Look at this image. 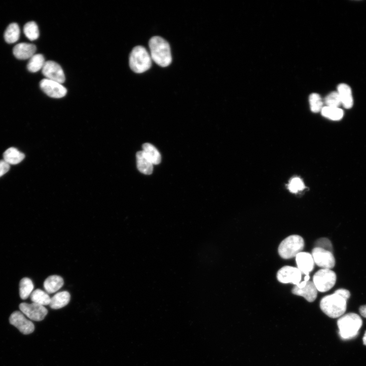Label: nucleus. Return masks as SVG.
Wrapping results in <instances>:
<instances>
[{
	"mask_svg": "<svg viewBox=\"0 0 366 366\" xmlns=\"http://www.w3.org/2000/svg\"><path fill=\"white\" fill-rule=\"evenodd\" d=\"M20 309L29 319L37 322L43 320L48 313L44 306L34 303H23L20 305Z\"/></svg>",
	"mask_w": 366,
	"mask_h": 366,
	"instance_id": "obj_10",
	"label": "nucleus"
},
{
	"mask_svg": "<svg viewBox=\"0 0 366 366\" xmlns=\"http://www.w3.org/2000/svg\"><path fill=\"white\" fill-rule=\"evenodd\" d=\"M351 293L347 290L339 289L334 293L324 296L321 301L323 312L332 319L341 318L347 308V302Z\"/></svg>",
	"mask_w": 366,
	"mask_h": 366,
	"instance_id": "obj_1",
	"label": "nucleus"
},
{
	"mask_svg": "<svg viewBox=\"0 0 366 366\" xmlns=\"http://www.w3.org/2000/svg\"><path fill=\"white\" fill-rule=\"evenodd\" d=\"M359 311L362 317L366 318V305L361 306L360 308Z\"/></svg>",
	"mask_w": 366,
	"mask_h": 366,
	"instance_id": "obj_33",
	"label": "nucleus"
},
{
	"mask_svg": "<svg viewBox=\"0 0 366 366\" xmlns=\"http://www.w3.org/2000/svg\"><path fill=\"white\" fill-rule=\"evenodd\" d=\"M151 57L158 65L162 68L167 67L172 61L169 43L159 37L151 38L148 43Z\"/></svg>",
	"mask_w": 366,
	"mask_h": 366,
	"instance_id": "obj_2",
	"label": "nucleus"
},
{
	"mask_svg": "<svg viewBox=\"0 0 366 366\" xmlns=\"http://www.w3.org/2000/svg\"><path fill=\"white\" fill-rule=\"evenodd\" d=\"M45 62L44 57L42 55L35 54L30 59L27 69L31 73H37L42 70Z\"/></svg>",
	"mask_w": 366,
	"mask_h": 366,
	"instance_id": "obj_22",
	"label": "nucleus"
},
{
	"mask_svg": "<svg viewBox=\"0 0 366 366\" xmlns=\"http://www.w3.org/2000/svg\"><path fill=\"white\" fill-rule=\"evenodd\" d=\"M337 90L341 104L344 108L346 109L352 108L354 104V100L351 87L345 84H341L338 86Z\"/></svg>",
	"mask_w": 366,
	"mask_h": 366,
	"instance_id": "obj_16",
	"label": "nucleus"
},
{
	"mask_svg": "<svg viewBox=\"0 0 366 366\" xmlns=\"http://www.w3.org/2000/svg\"><path fill=\"white\" fill-rule=\"evenodd\" d=\"M10 170V165L4 160L0 161V177L6 174Z\"/></svg>",
	"mask_w": 366,
	"mask_h": 366,
	"instance_id": "obj_32",
	"label": "nucleus"
},
{
	"mask_svg": "<svg viewBox=\"0 0 366 366\" xmlns=\"http://www.w3.org/2000/svg\"><path fill=\"white\" fill-rule=\"evenodd\" d=\"M336 280L337 276L334 271L322 269L314 274L313 282L318 291L325 293L334 287Z\"/></svg>",
	"mask_w": 366,
	"mask_h": 366,
	"instance_id": "obj_6",
	"label": "nucleus"
},
{
	"mask_svg": "<svg viewBox=\"0 0 366 366\" xmlns=\"http://www.w3.org/2000/svg\"><path fill=\"white\" fill-rule=\"evenodd\" d=\"M3 157L4 160L9 165H15L21 163L24 159L25 155L17 148L12 147L4 152Z\"/></svg>",
	"mask_w": 366,
	"mask_h": 366,
	"instance_id": "obj_20",
	"label": "nucleus"
},
{
	"mask_svg": "<svg viewBox=\"0 0 366 366\" xmlns=\"http://www.w3.org/2000/svg\"><path fill=\"white\" fill-rule=\"evenodd\" d=\"M31 299L33 303L42 306L49 305L51 298L44 291L37 289L31 294Z\"/></svg>",
	"mask_w": 366,
	"mask_h": 366,
	"instance_id": "obj_24",
	"label": "nucleus"
},
{
	"mask_svg": "<svg viewBox=\"0 0 366 366\" xmlns=\"http://www.w3.org/2000/svg\"><path fill=\"white\" fill-rule=\"evenodd\" d=\"M9 322L10 324L18 329L25 335L31 334L35 329L34 324L28 320L22 312H13L10 317Z\"/></svg>",
	"mask_w": 366,
	"mask_h": 366,
	"instance_id": "obj_12",
	"label": "nucleus"
},
{
	"mask_svg": "<svg viewBox=\"0 0 366 366\" xmlns=\"http://www.w3.org/2000/svg\"><path fill=\"white\" fill-rule=\"evenodd\" d=\"M24 32L26 37L31 41L37 39L39 37L38 27L35 22L27 23L24 26Z\"/></svg>",
	"mask_w": 366,
	"mask_h": 366,
	"instance_id": "obj_27",
	"label": "nucleus"
},
{
	"mask_svg": "<svg viewBox=\"0 0 366 366\" xmlns=\"http://www.w3.org/2000/svg\"><path fill=\"white\" fill-rule=\"evenodd\" d=\"M326 107L338 108L341 104V100L337 92H332L325 98Z\"/></svg>",
	"mask_w": 366,
	"mask_h": 366,
	"instance_id": "obj_29",
	"label": "nucleus"
},
{
	"mask_svg": "<svg viewBox=\"0 0 366 366\" xmlns=\"http://www.w3.org/2000/svg\"><path fill=\"white\" fill-rule=\"evenodd\" d=\"M145 155L153 165L159 164L161 161V156L158 149L152 145L146 143L143 146Z\"/></svg>",
	"mask_w": 366,
	"mask_h": 366,
	"instance_id": "obj_21",
	"label": "nucleus"
},
{
	"mask_svg": "<svg viewBox=\"0 0 366 366\" xmlns=\"http://www.w3.org/2000/svg\"><path fill=\"white\" fill-rule=\"evenodd\" d=\"M312 256L314 263L323 269L330 270L335 266L336 261L333 254L326 249L315 247L312 250Z\"/></svg>",
	"mask_w": 366,
	"mask_h": 366,
	"instance_id": "obj_7",
	"label": "nucleus"
},
{
	"mask_svg": "<svg viewBox=\"0 0 366 366\" xmlns=\"http://www.w3.org/2000/svg\"><path fill=\"white\" fill-rule=\"evenodd\" d=\"M71 300V294L67 291L56 293L51 298L49 306L53 309H59L68 305Z\"/></svg>",
	"mask_w": 366,
	"mask_h": 366,
	"instance_id": "obj_17",
	"label": "nucleus"
},
{
	"mask_svg": "<svg viewBox=\"0 0 366 366\" xmlns=\"http://www.w3.org/2000/svg\"><path fill=\"white\" fill-rule=\"evenodd\" d=\"M363 340L364 344L366 345V331L365 332Z\"/></svg>",
	"mask_w": 366,
	"mask_h": 366,
	"instance_id": "obj_34",
	"label": "nucleus"
},
{
	"mask_svg": "<svg viewBox=\"0 0 366 366\" xmlns=\"http://www.w3.org/2000/svg\"><path fill=\"white\" fill-rule=\"evenodd\" d=\"M297 268L302 274L309 275L314 268V261L311 254L301 252L295 256Z\"/></svg>",
	"mask_w": 366,
	"mask_h": 366,
	"instance_id": "obj_13",
	"label": "nucleus"
},
{
	"mask_svg": "<svg viewBox=\"0 0 366 366\" xmlns=\"http://www.w3.org/2000/svg\"><path fill=\"white\" fill-rule=\"evenodd\" d=\"M34 288V285L30 278L22 279L20 284V294L21 298L23 299L28 298L33 293Z\"/></svg>",
	"mask_w": 366,
	"mask_h": 366,
	"instance_id": "obj_26",
	"label": "nucleus"
},
{
	"mask_svg": "<svg viewBox=\"0 0 366 366\" xmlns=\"http://www.w3.org/2000/svg\"><path fill=\"white\" fill-rule=\"evenodd\" d=\"M293 294L304 297L309 302H314L318 296V290L313 281L309 280L305 287L299 289L295 286L292 290Z\"/></svg>",
	"mask_w": 366,
	"mask_h": 366,
	"instance_id": "obj_15",
	"label": "nucleus"
},
{
	"mask_svg": "<svg viewBox=\"0 0 366 366\" xmlns=\"http://www.w3.org/2000/svg\"><path fill=\"white\" fill-rule=\"evenodd\" d=\"M20 37V29L19 25L12 23L7 28L4 34V38L8 43H14L17 41Z\"/></svg>",
	"mask_w": 366,
	"mask_h": 366,
	"instance_id": "obj_23",
	"label": "nucleus"
},
{
	"mask_svg": "<svg viewBox=\"0 0 366 366\" xmlns=\"http://www.w3.org/2000/svg\"><path fill=\"white\" fill-rule=\"evenodd\" d=\"M40 86L45 94L54 98H63L68 93L67 89L61 83L46 78L41 80Z\"/></svg>",
	"mask_w": 366,
	"mask_h": 366,
	"instance_id": "obj_9",
	"label": "nucleus"
},
{
	"mask_svg": "<svg viewBox=\"0 0 366 366\" xmlns=\"http://www.w3.org/2000/svg\"><path fill=\"white\" fill-rule=\"evenodd\" d=\"M322 115L325 117L332 121H339L342 119L344 112L339 108L324 107L322 110Z\"/></svg>",
	"mask_w": 366,
	"mask_h": 366,
	"instance_id": "obj_25",
	"label": "nucleus"
},
{
	"mask_svg": "<svg viewBox=\"0 0 366 366\" xmlns=\"http://www.w3.org/2000/svg\"><path fill=\"white\" fill-rule=\"evenodd\" d=\"M152 60L151 55L144 47L137 46L132 49L130 53V68L137 73H142L151 68Z\"/></svg>",
	"mask_w": 366,
	"mask_h": 366,
	"instance_id": "obj_4",
	"label": "nucleus"
},
{
	"mask_svg": "<svg viewBox=\"0 0 366 366\" xmlns=\"http://www.w3.org/2000/svg\"><path fill=\"white\" fill-rule=\"evenodd\" d=\"M37 46L35 44L21 43L15 45L13 50L14 56L20 60L30 59L35 55Z\"/></svg>",
	"mask_w": 366,
	"mask_h": 366,
	"instance_id": "obj_14",
	"label": "nucleus"
},
{
	"mask_svg": "<svg viewBox=\"0 0 366 366\" xmlns=\"http://www.w3.org/2000/svg\"><path fill=\"white\" fill-rule=\"evenodd\" d=\"M305 188L303 182L298 178H293L290 182L289 189L293 193L303 190Z\"/></svg>",
	"mask_w": 366,
	"mask_h": 366,
	"instance_id": "obj_30",
	"label": "nucleus"
},
{
	"mask_svg": "<svg viewBox=\"0 0 366 366\" xmlns=\"http://www.w3.org/2000/svg\"><path fill=\"white\" fill-rule=\"evenodd\" d=\"M302 274L297 268L285 266L277 272V278L282 284H292L297 286L302 280Z\"/></svg>",
	"mask_w": 366,
	"mask_h": 366,
	"instance_id": "obj_8",
	"label": "nucleus"
},
{
	"mask_svg": "<svg viewBox=\"0 0 366 366\" xmlns=\"http://www.w3.org/2000/svg\"><path fill=\"white\" fill-rule=\"evenodd\" d=\"M137 167L145 175H151L153 171V164L145 155L143 151L137 154Z\"/></svg>",
	"mask_w": 366,
	"mask_h": 366,
	"instance_id": "obj_19",
	"label": "nucleus"
},
{
	"mask_svg": "<svg viewBox=\"0 0 366 366\" xmlns=\"http://www.w3.org/2000/svg\"><path fill=\"white\" fill-rule=\"evenodd\" d=\"M64 285V280L59 276L48 277L44 282V288L48 293H53L58 291Z\"/></svg>",
	"mask_w": 366,
	"mask_h": 366,
	"instance_id": "obj_18",
	"label": "nucleus"
},
{
	"mask_svg": "<svg viewBox=\"0 0 366 366\" xmlns=\"http://www.w3.org/2000/svg\"><path fill=\"white\" fill-rule=\"evenodd\" d=\"M309 102L311 110L315 113L322 110L323 106L322 99L320 95L313 93L309 97Z\"/></svg>",
	"mask_w": 366,
	"mask_h": 366,
	"instance_id": "obj_28",
	"label": "nucleus"
},
{
	"mask_svg": "<svg viewBox=\"0 0 366 366\" xmlns=\"http://www.w3.org/2000/svg\"><path fill=\"white\" fill-rule=\"evenodd\" d=\"M304 247L305 242L301 236L291 235L280 243L278 247V254L282 258L291 259L301 253Z\"/></svg>",
	"mask_w": 366,
	"mask_h": 366,
	"instance_id": "obj_5",
	"label": "nucleus"
},
{
	"mask_svg": "<svg viewBox=\"0 0 366 366\" xmlns=\"http://www.w3.org/2000/svg\"><path fill=\"white\" fill-rule=\"evenodd\" d=\"M42 72L46 79L60 82L62 84L65 81V76L61 66L55 61H46Z\"/></svg>",
	"mask_w": 366,
	"mask_h": 366,
	"instance_id": "obj_11",
	"label": "nucleus"
},
{
	"mask_svg": "<svg viewBox=\"0 0 366 366\" xmlns=\"http://www.w3.org/2000/svg\"><path fill=\"white\" fill-rule=\"evenodd\" d=\"M339 335L344 340L352 339L358 335L363 325L360 316L355 313H349L341 317L338 321Z\"/></svg>",
	"mask_w": 366,
	"mask_h": 366,
	"instance_id": "obj_3",
	"label": "nucleus"
},
{
	"mask_svg": "<svg viewBox=\"0 0 366 366\" xmlns=\"http://www.w3.org/2000/svg\"><path fill=\"white\" fill-rule=\"evenodd\" d=\"M317 247H320L326 250L329 251L332 253V246L330 241L327 238H322L319 239L316 242Z\"/></svg>",
	"mask_w": 366,
	"mask_h": 366,
	"instance_id": "obj_31",
	"label": "nucleus"
}]
</instances>
